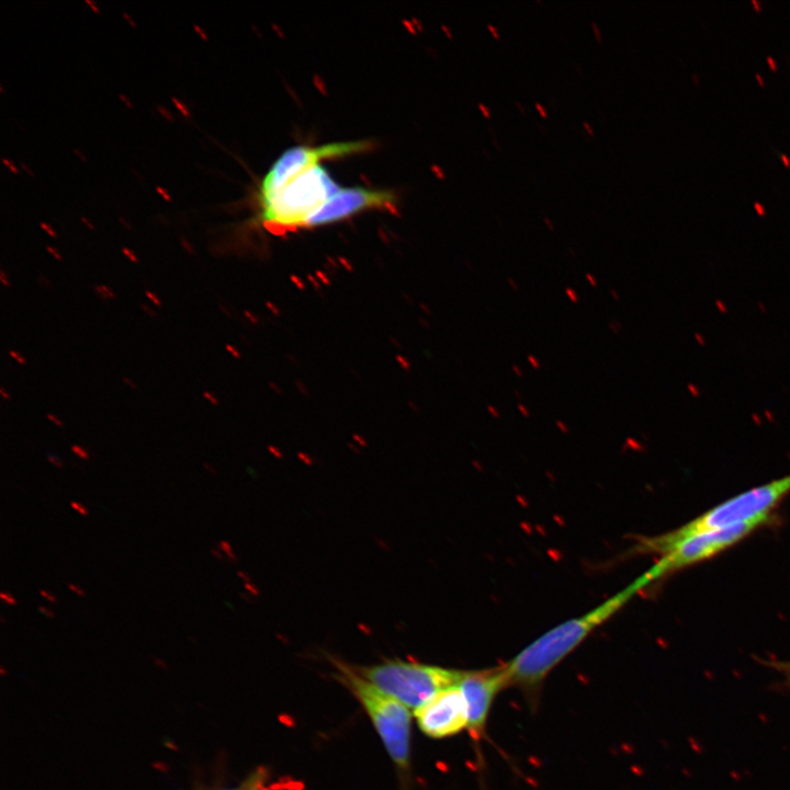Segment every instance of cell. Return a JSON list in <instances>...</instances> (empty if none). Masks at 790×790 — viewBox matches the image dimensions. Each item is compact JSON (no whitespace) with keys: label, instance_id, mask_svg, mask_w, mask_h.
Returning <instances> with one entry per match:
<instances>
[{"label":"cell","instance_id":"8","mask_svg":"<svg viewBox=\"0 0 790 790\" xmlns=\"http://www.w3.org/2000/svg\"><path fill=\"white\" fill-rule=\"evenodd\" d=\"M397 197L387 190L362 187L341 189L305 222L304 229L318 227L346 220L369 210L394 211Z\"/></svg>","mask_w":790,"mask_h":790},{"label":"cell","instance_id":"34","mask_svg":"<svg viewBox=\"0 0 790 790\" xmlns=\"http://www.w3.org/2000/svg\"><path fill=\"white\" fill-rule=\"evenodd\" d=\"M0 397H2V399L5 402L12 400L11 393L4 386L0 387Z\"/></svg>","mask_w":790,"mask_h":790},{"label":"cell","instance_id":"19","mask_svg":"<svg viewBox=\"0 0 790 790\" xmlns=\"http://www.w3.org/2000/svg\"><path fill=\"white\" fill-rule=\"evenodd\" d=\"M527 360H529V363L535 370H541L543 367L541 360L534 355H529V357H527Z\"/></svg>","mask_w":790,"mask_h":790},{"label":"cell","instance_id":"3","mask_svg":"<svg viewBox=\"0 0 790 790\" xmlns=\"http://www.w3.org/2000/svg\"><path fill=\"white\" fill-rule=\"evenodd\" d=\"M341 189L328 171L318 165L274 194L260 197V221L275 234L304 229L306 220Z\"/></svg>","mask_w":790,"mask_h":790},{"label":"cell","instance_id":"48","mask_svg":"<svg viewBox=\"0 0 790 790\" xmlns=\"http://www.w3.org/2000/svg\"><path fill=\"white\" fill-rule=\"evenodd\" d=\"M584 126L591 136H594V131L588 122H584Z\"/></svg>","mask_w":790,"mask_h":790},{"label":"cell","instance_id":"2","mask_svg":"<svg viewBox=\"0 0 790 790\" xmlns=\"http://www.w3.org/2000/svg\"><path fill=\"white\" fill-rule=\"evenodd\" d=\"M790 493V474L744 492L665 535L640 539L635 551L641 554L666 555L693 536L726 530L751 521L776 507Z\"/></svg>","mask_w":790,"mask_h":790},{"label":"cell","instance_id":"12","mask_svg":"<svg viewBox=\"0 0 790 790\" xmlns=\"http://www.w3.org/2000/svg\"><path fill=\"white\" fill-rule=\"evenodd\" d=\"M71 450L74 455H76L82 460H89V458H90L89 453L79 445H73Z\"/></svg>","mask_w":790,"mask_h":790},{"label":"cell","instance_id":"46","mask_svg":"<svg viewBox=\"0 0 790 790\" xmlns=\"http://www.w3.org/2000/svg\"><path fill=\"white\" fill-rule=\"evenodd\" d=\"M536 108L539 109V111L542 113L543 116H545V118L547 116V110L541 103H536Z\"/></svg>","mask_w":790,"mask_h":790},{"label":"cell","instance_id":"17","mask_svg":"<svg viewBox=\"0 0 790 790\" xmlns=\"http://www.w3.org/2000/svg\"><path fill=\"white\" fill-rule=\"evenodd\" d=\"M0 598H2V601L4 603H7L8 605H11V606H15L18 603L17 600L12 594L7 593V592H3L2 594H0Z\"/></svg>","mask_w":790,"mask_h":790},{"label":"cell","instance_id":"47","mask_svg":"<svg viewBox=\"0 0 790 790\" xmlns=\"http://www.w3.org/2000/svg\"><path fill=\"white\" fill-rule=\"evenodd\" d=\"M86 3H87V5H89V7H90V8L92 9V11H94L95 13H98V14H99V10H98V8L96 7V4H95V3L90 2V0H87V2H86Z\"/></svg>","mask_w":790,"mask_h":790},{"label":"cell","instance_id":"22","mask_svg":"<svg viewBox=\"0 0 790 790\" xmlns=\"http://www.w3.org/2000/svg\"><path fill=\"white\" fill-rule=\"evenodd\" d=\"M0 284H2L4 288H12V283L5 271L0 272Z\"/></svg>","mask_w":790,"mask_h":790},{"label":"cell","instance_id":"31","mask_svg":"<svg viewBox=\"0 0 790 790\" xmlns=\"http://www.w3.org/2000/svg\"><path fill=\"white\" fill-rule=\"evenodd\" d=\"M585 280L592 288H597V286H598L597 280L592 273H587Z\"/></svg>","mask_w":790,"mask_h":790},{"label":"cell","instance_id":"36","mask_svg":"<svg viewBox=\"0 0 790 790\" xmlns=\"http://www.w3.org/2000/svg\"><path fill=\"white\" fill-rule=\"evenodd\" d=\"M4 164H5V165H7V166H8V168H9V169H10V170H11V171H12V172L14 173V174H18V172H20V171H18V169H17L16 166H15V164H14V163H13V162H12L11 160L9 161V159H4Z\"/></svg>","mask_w":790,"mask_h":790},{"label":"cell","instance_id":"35","mask_svg":"<svg viewBox=\"0 0 790 790\" xmlns=\"http://www.w3.org/2000/svg\"><path fill=\"white\" fill-rule=\"evenodd\" d=\"M511 371L517 378H523L524 375L523 370L518 365H511Z\"/></svg>","mask_w":790,"mask_h":790},{"label":"cell","instance_id":"18","mask_svg":"<svg viewBox=\"0 0 790 790\" xmlns=\"http://www.w3.org/2000/svg\"><path fill=\"white\" fill-rule=\"evenodd\" d=\"M608 328H609V330H610V331L613 332V334H616V335L620 334V333H621V331H622V325H621V323H620L619 321H617V320H612V321H609V323H608Z\"/></svg>","mask_w":790,"mask_h":790},{"label":"cell","instance_id":"9","mask_svg":"<svg viewBox=\"0 0 790 790\" xmlns=\"http://www.w3.org/2000/svg\"><path fill=\"white\" fill-rule=\"evenodd\" d=\"M420 729L430 738L454 737L468 729L467 704L459 686L448 689L416 711Z\"/></svg>","mask_w":790,"mask_h":790},{"label":"cell","instance_id":"24","mask_svg":"<svg viewBox=\"0 0 790 790\" xmlns=\"http://www.w3.org/2000/svg\"><path fill=\"white\" fill-rule=\"evenodd\" d=\"M40 595H41V596H42V597H44V598H45L46 601H48V602H50V603H52V604H57V603H58V597H57L55 595H53L52 593H50L49 591H47V590H41V591H40Z\"/></svg>","mask_w":790,"mask_h":790},{"label":"cell","instance_id":"42","mask_svg":"<svg viewBox=\"0 0 790 790\" xmlns=\"http://www.w3.org/2000/svg\"><path fill=\"white\" fill-rule=\"evenodd\" d=\"M610 296L614 301H616V303L620 301V295L616 289H610Z\"/></svg>","mask_w":790,"mask_h":790},{"label":"cell","instance_id":"43","mask_svg":"<svg viewBox=\"0 0 790 790\" xmlns=\"http://www.w3.org/2000/svg\"><path fill=\"white\" fill-rule=\"evenodd\" d=\"M123 381H124L125 384L129 385V387L138 388L137 387L138 386L137 383H135L134 381H132L129 378L124 377L123 378Z\"/></svg>","mask_w":790,"mask_h":790},{"label":"cell","instance_id":"14","mask_svg":"<svg viewBox=\"0 0 790 790\" xmlns=\"http://www.w3.org/2000/svg\"><path fill=\"white\" fill-rule=\"evenodd\" d=\"M566 295H567L568 299L571 301V304L578 305L580 303V297L576 289H573L571 287H567Z\"/></svg>","mask_w":790,"mask_h":790},{"label":"cell","instance_id":"33","mask_svg":"<svg viewBox=\"0 0 790 790\" xmlns=\"http://www.w3.org/2000/svg\"><path fill=\"white\" fill-rule=\"evenodd\" d=\"M203 398L208 400L211 405L218 406V400L212 393L208 391L203 392Z\"/></svg>","mask_w":790,"mask_h":790},{"label":"cell","instance_id":"15","mask_svg":"<svg viewBox=\"0 0 790 790\" xmlns=\"http://www.w3.org/2000/svg\"><path fill=\"white\" fill-rule=\"evenodd\" d=\"M146 296H147V298H148V299H149V300H150V301H151V303H152V304H153V305H155L156 307H158V308H162V307H163V303H162V300H161V299L159 298V296H158L157 294H155L153 292H151V291H147V292H146Z\"/></svg>","mask_w":790,"mask_h":790},{"label":"cell","instance_id":"49","mask_svg":"<svg viewBox=\"0 0 790 790\" xmlns=\"http://www.w3.org/2000/svg\"><path fill=\"white\" fill-rule=\"evenodd\" d=\"M82 221L90 229L95 230V226L86 218H82Z\"/></svg>","mask_w":790,"mask_h":790},{"label":"cell","instance_id":"4","mask_svg":"<svg viewBox=\"0 0 790 790\" xmlns=\"http://www.w3.org/2000/svg\"><path fill=\"white\" fill-rule=\"evenodd\" d=\"M354 670L380 691L415 712L437 694L459 686L466 674L402 661Z\"/></svg>","mask_w":790,"mask_h":790},{"label":"cell","instance_id":"6","mask_svg":"<svg viewBox=\"0 0 790 790\" xmlns=\"http://www.w3.org/2000/svg\"><path fill=\"white\" fill-rule=\"evenodd\" d=\"M768 518L769 516H763L729 527L726 530L704 533L688 539L662 556V559L653 566V569L658 579H661L671 572L709 559L743 540L765 523Z\"/></svg>","mask_w":790,"mask_h":790},{"label":"cell","instance_id":"1","mask_svg":"<svg viewBox=\"0 0 790 790\" xmlns=\"http://www.w3.org/2000/svg\"><path fill=\"white\" fill-rule=\"evenodd\" d=\"M657 580L652 568L589 613L550 630L502 667L507 688L536 692L550 674L594 630L621 610L646 585Z\"/></svg>","mask_w":790,"mask_h":790},{"label":"cell","instance_id":"51","mask_svg":"<svg viewBox=\"0 0 790 790\" xmlns=\"http://www.w3.org/2000/svg\"><path fill=\"white\" fill-rule=\"evenodd\" d=\"M514 393H515V397H516L517 399H519V400H521V399H522V394H521V393H520L519 391L515 390V391H514Z\"/></svg>","mask_w":790,"mask_h":790},{"label":"cell","instance_id":"11","mask_svg":"<svg viewBox=\"0 0 790 790\" xmlns=\"http://www.w3.org/2000/svg\"><path fill=\"white\" fill-rule=\"evenodd\" d=\"M95 293L99 298H101L103 300L115 299V294L113 293V291L104 285H99V286L95 287Z\"/></svg>","mask_w":790,"mask_h":790},{"label":"cell","instance_id":"27","mask_svg":"<svg viewBox=\"0 0 790 790\" xmlns=\"http://www.w3.org/2000/svg\"><path fill=\"white\" fill-rule=\"evenodd\" d=\"M173 102L176 104V107L182 111V113L184 115L190 116L188 109L181 100H178L177 98H173Z\"/></svg>","mask_w":790,"mask_h":790},{"label":"cell","instance_id":"25","mask_svg":"<svg viewBox=\"0 0 790 790\" xmlns=\"http://www.w3.org/2000/svg\"><path fill=\"white\" fill-rule=\"evenodd\" d=\"M47 250L49 251V254H50L51 256H53V258H54L55 260H58V261H63V256H62V254H61V252H60V251H59V250H58V249H57L55 247H53V246H50V245H49V246H47Z\"/></svg>","mask_w":790,"mask_h":790},{"label":"cell","instance_id":"44","mask_svg":"<svg viewBox=\"0 0 790 790\" xmlns=\"http://www.w3.org/2000/svg\"><path fill=\"white\" fill-rule=\"evenodd\" d=\"M143 309L145 312H147L152 318L157 317V313L152 309H150L147 305H143Z\"/></svg>","mask_w":790,"mask_h":790},{"label":"cell","instance_id":"21","mask_svg":"<svg viewBox=\"0 0 790 790\" xmlns=\"http://www.w3.org/2000/svg\"><path fill=\"white\" fill-rule=\"evenodd\" d=\"M71 506L73 507V509H75L76 511H78L83 516L89 515L88 508L86 506H84L82 503L72 502L71 503Z\"/></svg>","mask_w":790,"mask_h":790},{"label":"cell","instance_id":"30","mask_svg":"<svg viewBox=\"0 0 790 790\" xmlns=\"http://www.w3.org/2000/svg\"><path fill=\"white\" fill-rule=\"evenodd\" d=\"M69 589L73 593H75L76 595H78L79 597H85L86 596V592L82 588H79V587H77V585H75L73 583L69 584Z\"/></svg>","mask_w":790,"mask_h":790},{"label":"cell","instance_id":"29","mask_svg":"<svg viewBox=\"0 0 790 790\" xmlns=\"http://www.w3.org/2000/svg\"><path fill=\"white\" fill-rule=\"evenodd\" d=\"M486 411L494 419H499L501 418L499 410L496 407H494L493 405H489L486 407Z\"/></svg>","mask_w":790,"mask_h":790},{"label":"cell","instance_id":"28","mask_svg":"<svg viewBox=\"0 0 790 790\" xmlns=\"http://www.w3.org/2000/svg\"><path fill=\"white\" fill-rule=\"evenodd\" d=\"M517 410H518V412H519V413H520V415H521V416H522L523 418H530V417H531V411H530V409H529V408H527V407H526L524 405H522V404H518V405H517Z\"/></svg>","mask_w":790,"mask_h":790},{"label":"cell","instance_id":"7","mask_svg":"<svg viewBox=\"0 0 790 790\" xmlns=\"http://www.w3.org/2000/svg\"><path fill=\"white\" fill-rule=\"evenodd\" d=\"M369 149L370 144L367 141L338 143L318 148H293L279 159L262 181L260 197L274 194L300 174L321 165L324 160L348 157Z\"/></svg>","mask_w":790,"mask_h":790},{"label":"cell","instance_id":"39","mask_svg":"<svg viewBox=\"0 0 790 790\" xmlns=\"http://www.w3.org/2000/svg\"><path fill=\"white\" fill-rule=\"evenodd\" d=\"M157 190H158V193H159V194H160L161 196H163V197H164V199H165V200H168L169 202H171V201H172V197L170 196V194H169V193H168V192H166L165 189H163L162 187H158V189H157Z\"/></svg>","mask_w":790,"mask_h":790},{"label":"cell","instance_id":"23","mask_svg":"<svg viewBox=\"0 0 790 790\" xmlns=\"http://www.w3.org/2000/svg\"><path fill=\"white\" fill-rule=\"evenodd\" d=\"M40 226H41V229H42V230H44V231H45V232H46V233H47V234H48L49 236H51V237H53V238H57V237H58V233L55 232V230H54V229H53V227H52V226H51L50 224H48V223H46V222H41V223H40Z\"/></svg>","mask_w":790,"mask_h":790},{"label":"cell","instance_id":"45","mask_svg":"<svg viewBox=\"0 0 790 790\" xmlns=\"http://www.w3.org/2000/svg\"><path fill=\"white\" fill-rule=\"evenodd\" d=\"M487 27H489V30H490V32L492 33V35L494 36V38H496V39H499L498 33H497V30L495 29V27H494V26H492V25H487Z\"/></svg>","mask_w":790,"mask_h":790},{"label":"cell","instance_id":"38","mask_svg":"<svg viewBox=\"0 0 790 790\" xmlns=\"http://www.w3.org/2000/svg\"><path fill=\"white\" fill-rule=\"evenodd\" d=\"M182 243H183V246H184V248H185V249H186V250H187V251H188L189 254H194V252H195V250H194V247L192 246V244H190V243H189V242H188V240H187L186 238H184V237H183V238H182Z\"/></svg>","mask_w":790,"mask_h":790},{"label":"cell","instance_id":"41","mask_svg":"<svg viewBox=\"0 0 790 790\" xmlns=\"http://www.w3.org/2000/svg\"><path fill=\"white\" fill-rule=\"evenodd\" d=\"M479 107H480V109H481V111H482V113L484 114V116H485V118H491V112H490V110H489V109L486 108V106H485V104H483V103H480V104H479Z\"/></svg>","mask_w":790,"mask_h":790},{"label":"cell","instance_id":"32","mask_svg":"<svg viewBox=\"0 0 790 790\" xmlns=\"http://www.w3.org/2000/svg\"><path fill=\"white\" fill-rule=\"evenodd\" d=\"M39 612L42 615H45L46 617L51 618V619H53V618L57 617V614L53 610H51V609H49V608H47L45 606H39Z\"/></svg>","mask_w":790,"mask_h":790},{"label":"cell","instance_id":"13","mask_svg":"<svg viewBox=\"0 0 790 790\" xmlns=\"http://www.w3.org/2000/svg\"><path fill=\"white\" fill-rule=\"evenodd\" d=\"M122 252H123V255H124V256H125V257H126V258H127V259H128V260H129V261H131L132 263H139V261H140V260H139V257L137 256V254H136V252H135L134 250L129 249L128 247H123V248H122Z\"/></svg>","mask_w":790,"mask_h":790},{"label":"cell","instance_id":"16","mask_svg":"<svg viewBox=\"0 0 790 790\" xmlns=\"http://www.w3.org/2000/svg\"><path fill=\"white\" fill-rule=\"evenodd\" d=\"M10 356L22 366H27L28 360L17 350H11Z\"/></svg>","mask_w":790,"mask_h":790},{"label":"cell","instance_id":"37","mask_svg":"<svg viewBox=\"0 0 790 790\" xmlns=\"http://www.w3.org/2000/svg\"><path fill=\"white\" fill-rule=\"evenodd\" d=\"M592 27H593L597 42L601 44L602 42V33H601L598 26L595 23H593Z\"/></svg>","mask_w":790,"mask_h":790},{"label":"cell","instance_id":"10","mask_svg":"<svg viewBox=\"0 0 790 790\" xmlns=\"http://www.w3.org/2000/svg\"><path fill=\"white\" fill-rule=\"evenodd\" d=\"M459 688L467 704L468 730L474 739H479L484 731L495 698L507 689L502 667L484 671H466Z\"/></svg>","mask_w":790,"mask_h":790},{"label":"cell","instance_id":"52","mask_svg":"<svg viewBox=\"0 0 790 790\" xmlns=\"http://www.w3.org/2000/svg\"><path fill=\"white\" fill-rule=\"evenodd\" d=\"M557 425H558V427H559V428H560L561 430H564V431H567V425H566V424H565L564 422H561V421H558V422H557Z\"/></svg>","mask_w":790,"mask_h":790},{"label":"cell","instance_id":"20","mask_svg":"<svg viewBox=\"0 0 790 790\" xmlns=\"http://www.w3.org/2000/svg\"><path fill=\"white\" fill-rule=\"evenodd\" d=\"M48 460L51 465L55 466L59 469L64 468L63 461L54 454H48Z\"/></svg>","mask_w":790,"mask_h":790},{"label":"cell","instance_id":"40","mask_svg":"<svg viewBox=\"0 0 790 790\" xmlns=\"http://www.w3.org/2000/svg\"><path fill=\"white\" fill-rule=\"evenodd\" d=\"M507 284H508V286H509V287H510V288H511V289H513L514 292H518V291H519V285L517 284V282H516L515 280H513V279H510V277H509V279H507Z\"/></svg>","mask_w":790,"mask_h":790},{"label":"cell","instance_id":"50","mask_svg":"<svg viewBox=\"0 0 790 790\" xmlns=\"http://www.w3.org/2000/svg\"><path fill=\"white\" fill-rule=\"evenodd\" d=\"M545 222L552 231H555V225H553L548 218H545Z\"/></svg>","mask_w":790,"mask_h":790},{"label":"cell","instance_id":"26","mask_svg":"<svg viewBox=\"0 0 790 790\" xmlns=\"http://www.w3.org/2000/svg\"><path fill=\"white\" fill-rule=\"evenodd\" d=\"M47 419L54 424L57 428H64L63 421L53 413H49Z\"/></svg>","mask_w":790,"mask_h":790},{"label":"cell","instance_id":"5","mask_svg":"<svg viewBox=\"0 0 790 790\" xmlns=\"http://www.w3.org/2000/svg\"><path fill=\"white\" fill-rule=\"evenodd\" d=\"M338 669L341 679L367 712L392 761L407 769L411 751L410 709L366 681L354 668L340 665Z\"/></svg>","mask_w":790,"mask_h":790}]
</instances>
